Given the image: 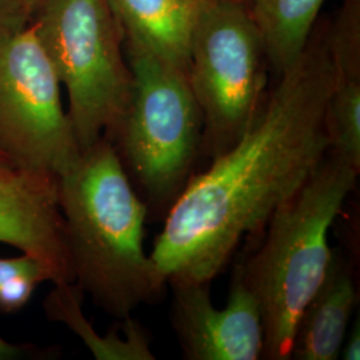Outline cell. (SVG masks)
<instances>
[{"instance_id":"18","label":"cell","mask_w":360,"mask_h":360,"mask_svg":"<svg viewBox=\"0 0 360 360\" xmlns=\"http://www.w3.org/2000/svg\"><path fill=\"white\" fill-rule=\"evenodd\" d=\"M35 355V347L28 345H15L0 335V360L20 359Z\"/></svg>"},{"instance_id":"17","label":"cell","mask_w":360,"mask_h":360,"mask_svg":"<svg viewBox=\"0 0 360 360\" xmlns=\"http://www.w3.org/2000/svg\"><path fill=\"white\" fill-rule=\"evenodd\" d=\"M340 355L345 360L360 359V322L356 318L355 323L351 327L349 334L346 335L343 346L340 349Z\"/></svg>"},{"instance_id":"13","label":"cell","mask_w":360,"mask_h":360,"mask_svg":"<svg viewBox=\"0 0 360 360\" xmlns=\"http://www.w3.org/2000/svg\"><path fill=\"white\" fill-rule=\"evenodd\" d=\"M326 0H252L250 13L267 62L282 75L304 51Z\"/></svg>"},{"instance_id":"10","label":"cell","mask_w":360,"mask_h":360,"mask_svg":"<svg viewBox=\"0 0 360 360\" xmlns=\"http://www.w3.org/2000/svg\"><path fill=\"white\" fill-rule=\"evenodd\" d=\"M333 86L326 104L328 151L360 169V11L339 8L328 26Z\"/></svg>"},{"instance_id":"2","label":"cell","mask_w":360,"mask_h":360,"mask_svg":"<svg viewBox=\"0 0 360 360\" xmlns=\"http://www.w3.org/2000/svg\"><path fill=\"white\" fill-rule=\"evenodd\" d=\"M58 178L74 283L105 314L126 319L166 287L144 248L148 207L104 136Z\"/></svg>"},{"instance_id":"7","label":"cell","mask_w":360,"mask_h":360,"mask_svg":"<svg viewBox=\"0 0 360 360\" xmlns=\"http://www.w3.org/2000/svg\"><path fill=\"white\" fill-rule=\"evenodd\" d=\"M60 87L34 27L0 35V153L15 166L59 176L80 154Z\"/></svg>"},{"instance_id":"9","label":"cell","mask_w":360,"mask_h":360,"mask_svg":"<svg viewBox=\"0 0 360 360\" xmlns=\"http://www.w3.org/2000/svg\"><path fill=\"white\" fill-rule=\"evenodd\" d=\"M0 243L39 259L52 283H74L58 175L0 166Z\"/></svg>"},{"instance_id":"6","label":"cell","mask_w":360,"mask_h":360,"mask_svg":"<svg viewBox=\"0 0 360 360\" xmlns=\"http://www.w3.org/2000/svg\"><path fill=\"white\" fill-rule=\"evenodd\" d=\"M266 62L250 7L211 0L195 23L188 51V80L203 122L202 153L208 158L230 150L257 119Z\"/></svg>"},{"instance_id":"20","label":"cell","mask_w":360,"mask_h":360,"mask_svg":"<svg viewBox=\"0 0 360 360\" xmlns=\"http://www.w3.org/2000/svg\"><path fill=\"white\" fill-rule=\"evenodd\" d=\"M0 166H15L13 162L4 154L0 153ZM18 167V166H16Z\"/></svg>"},{"instance_id":"11","label":"cell","mask_w":360,"mask_h":360,"mask_svg":"<svg viewBox=\"0 0 360 360\" xmlns=\"http://www.w3.org/2000/svg\"><path fill=\"white\" fill-rule=\"evenodd\" d=\"M356 302L358 291L351 264L334 254L324 281L297 321L291 358L338 359Z\"/></svg>"},{"instance_id":"15","label":"cell","mask_w":360,"mask_h":360,"mask_svg":"<svg viewBox=\"0 0 360 360\" xmlns=\"http://www.w3.org/2000/svg\"><path fill=\"white\" fill-rule=\"evenodd\" d=\"M43 282L52 283L51 272L37 257L25 252L19 257H0V312L22 311Z\"/></svg>"},{"instance_id":"4","label":"cell","mask_w":360,"mask_h":360,"mask_svg":"<svg viewBox=\"0 0 360 360\" xmlns=\"http://www.w3.org/2000/svg\"><path fill=\"white\" fill-rule=\"evenodd\" d=\"M134 90L114 138L116 153L147 207L169 208L193 176L203 122L188 72L124 41Z\"/></svg>"},{"instance_id":"19","label":"cell","mask_w":360,"mask_h":360,"mask_svg":"<svg viewBox=\"0 0 360 360\" xmlns=\"http://www.w3.org/2000/svg\"><path fill=\"white\" fill-rule=\"evenodd\" d=\"M25 13H27L30 22L32 20V18L40 13L44 7H47L53 0H19Z\"/></svg>"},{"instance_id":"14","label":"cell","mask_w":360,"mask_h":360,"mask_svg":"<svg viewBox=\"0 0 360 360\" xmlns=\"http://www.w3.org/2000/svg\"><path fill=\"white\" fill-rule=\"evenodd\" d=\"M55 288L47 296L44 309L51 321L67 324L96 359L101 360H154L150 347V338L143 326L131 316L127 319V330L122 338L120 331L111 338H101L83 315L82 304L84 294L77 284H53ZM123 327V321H122Z\"/></svg>"},{"instance_id":"16","label":"cell","mask_w":360,"mask_h":360,"mask_svg":"<svg viewBox=\"0 0 360 360\" xmlns=\"http://www.w3.org/2000/svg\"><path fill=\"white\" fill-rule=\"evenodd\" d=\"M30 23L19 0H0V35L20 30Z\"/></svg>"},{"instance_id":"21","label":"cell","mask_w":360,"mask_h":360,"mask_svg":"<svg viewBox=\"0 0 360 360\" xmlns=\"http://www.w3.org/2000/svg\"><path fill=\"white\" fill-rule=\"evenodd\" d=\"M238 1H242V3H245V4H247V6H250V4H251V1H252V0H238Z\"/></svg>"},{"instance_id":"5","label":"cell","mask_w":360,"mask_h":360,"mask_svg":"<svg viewBox=\"0 0 360 360\" xmlns=\"http://www.w3.org/2000/svg\"><path fill=\"white\" fill-rule=\"evenodd\" d=\"M30 25L65 86L80 151L111 141L129 110L134 79L110 0H53Z\"/></svg>"},{"instance_id":"8","label":"cell","mask_w":360,"mask_h":360,"mask_svg":"<svg viewBox=\"0 0 360 360\" xmlns=\"http://www.w3.org/2000/svg\"><path fill=\"white\" fill-rule=\"evenodd\" d=\"M172 327L190 360H257L263 355L264 330L257 299L239 266L232 276L227 304L217 309L210 283L172 281Z\"/></svg>"},{"instance_id":"12","label":"cell","mask_w":360,"mask_h":360,"mask_svg":"<svg viewBox=\"0 0 360 360\" xmlns=\"http://www.w3.org/2000/svg\"><path fill=\"white\" fill-rule=\"evenodd\" d=\"M211 0H110L124 41L188 72L193 27Z\"/></svg>"},{"instance_id":"3","label":"cell","mask_w":360,"mask_h":360,"mask_svg":"<svg viewBox=\"0 0 360 360\" xmlns=\"http://www.w3.org/2000/svg\"><path fill=\"white\" fill-rule=\"evenodd\" d=\"M359 172L328 151L307 181L272 214L257 254L239 264L262 315V358L291 359L297 321L333 260L328 232Z\"/></svg>"},{"instance_id":"1","label":"cell","mask_w":360,"mask_h":360,"mask_svg":"<svg viewBox=\"0 0 360 360\" xmlns=\"http://www.w3.org/2000/svg\"><path fill=\"white\" fill-rule=\"evenodd\" d=\"M330 22H318L295 65L243 136L193 175L168 208L150 257L156 275L206 282L218 276L248 235L307 181L328 153L326 104L333 86Z\"/></svg>"}]
</instances>
